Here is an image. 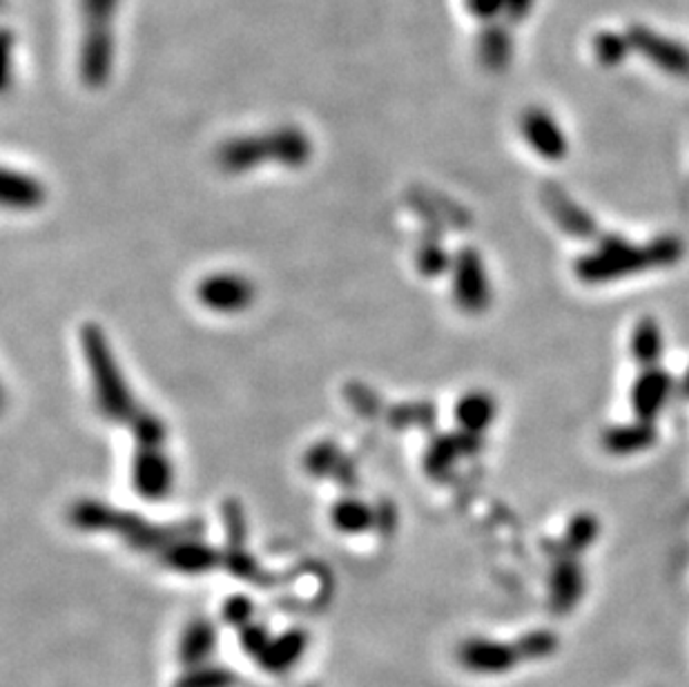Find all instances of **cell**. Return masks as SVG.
I'll return each mask as SVG.
<instances>
[{"instance_id": "cell-1", "label": "cell", "mask_w": 689, "mask_h": 687, "mask_svg": "<svg viewBox=\"0 0 689 687\" xmlns=\"http://www.w3.org/2000/svg\"><path fill=\"white\" fill-rule=\"evenodd\" d=\"M680 257L682 244L676 237H660L644 246L611 237L575 262V277L584 284H609L644 271L671 266Z\"/></svg>"}, {"instance_id": "cell-2", "label": "cell", "mask_w": 689, "mask_h": 687, "mask_svg": "<svg viewBox=\"0 0 689 687\" xmlns=\"http://www.w3.org/2000/svg\"><path fill=\"white\" fill-rule=\"evenodd\" d=\"M313 157L311 137L297 126H282L264 135H244L228 139L217 150V164L230 175H242L259 168L264 161L284 168H302Z\"/></svg>"}, {"instance_id": "cell-3", "label": "cell", "mask_w": 689, "mask_h": 687, "mask_svg": "<svg viewBox=\"0 0 689 687\" xmlns=\"http://www.w3.org/2000/svg\"><path fill=\"white\" fill-rule=\"evenodd\" d=\"M79 77L88 88L101 90L112 79L117 63V14L121 0H79Z\"/></svg>"}, {"instance_id": "cell-4", "label": "cell", "mask_w": 689, "mask_h": 687, "mask_svg": "<svg viewBox=\"0 0 689 687\" xmlns=\"http://www.w3.org/2000/svg\"><path fill=\"white\" fill-rule=\"evenodd\" d=\"M81 346L92 373L95 400L101 415L110 422H132L139 413L128 382L124 380L117 357L97 324H86L81 333Z\"/></svg>"}, {"instance_id": "cell-5", "label": "cell", "mask_w": 689, "mask_h": 687, "mask_svg": "<svg viewBox=\"0 0 689 687\" xmlns=\"http://www.w3.org/2000/svg\"><path fill=\"white\" fill-rule=\"evenodd\" d=\"M633 55L651 68L676 81H689V46L676 37L658 32L647 23H631L627 28Z\"/></svg>"}, {"instance_id": "cell-6", "label": "cell", "mask_w": 689, "mask_h": 687, "mask_svg": "<svg viewBox=\"0 0 689 687\" xmlns=\"http://www.w3.org/2000/svg\"><path fill=\"white\" fill-rule=\"evenodd\" d=\"M451 288L457 308L466 315H482L491 306V279L484 259L475 248H462L453 257Z\"/></svg>"}, {"instance_id": "cell-7", "label": "cell", "mask_w": 689, "mask_h": 687, "mask_svg": "<svg viewBox=\"0 0 689 687\" xmlns=\"http://www.w3.org/2000/svg\"><path fill=\"white\" fill-rule=\"evenodd\" d=\"M520 135L529 150L549 164L569 157V137L553 112L542 106H529L520 115Z\"/></svg>"}, {"instance_id": "cell-8", "label": "cell", "mask_w": 689, "mask_h": 687, "mask_svg": "<svg viewBox=\"0 0 689 687\" xmlns=\"http://www.w3.org/2000/svg\"><path fill=\"white\" fill-rule=\"evenodd\" d=\"M197 300L217 315L244 313L255 302V284L239 273H213L197 286Z\"/></svg>"}, {"instance_id": "cell-9", "label": "cell", "mask_w": 689, "mask_h": 687, "mask_svg": "<svg viewBox=\"0 0 689 687\" xmlns=\"http://www.w3.org/2000/svg\"><path fill=\"white\" fill-rule=\"evenodd\" d=\"M137 495L146 500H164L175 489V467L164 446H137L130 471Z\"/></svg>"}, {"instance_id": "cell-10", "label": "cell", "mask_w": 689, "mask_h": 687, "mask_svg": "<svg viewBox=\"0 0 689 687\" xmlns=\"http://www.w3.org/2000/svg\"><path fill=\"white\" fill-rule=\"evenodd\" d=\"M671 395V377L658 366L642 369L631 386V411L636 420L651 422L660 415Z\"/></svg>"}, {"instance_id": "cell-11", "label": "cell", "mask_w": 689, "mask_h": 687, "mask_svg": "<svg viewBox=\"0 0 689 687\" xmlns=\"http://www.w3.org/2000/svg\"><path fill=\"white\" fill-rule=\"evenodd\" d=\"M515 57V43L511 26L504 21L482 26L475 39V59L486 72H504Z\"/></svg>"}, {"instance_id": "cell-12", "label": "cell", "mask_w": 689, "mask_h": 687, "mask_svg": "<svg viewBox=\"0 0 689 687\" xmlns=\"http://www.w3.org/2000/svg\"><path fill=\"white\" fill-rule=\"evenodd\" d=\"M455 422L466 435H482L495 420L498 402L486 391H469L455 404Z\"/></svg>"}, {"instance_id": "cell-13", "label": "cell", "mask_w": 689, "mask_h": 687, "mask_svg": "<svg viewBox=\"0 0 689 687\" xmlns=\"http://www.w3.org/2000/svg\"><path fill=\"white\" fill-rule=\"evenodd\" d=\"M0 199H3V206L10 208V210L28 213V210H37V208L43 206L46 188L32 175L8 168L6 175H3V188H0Z\"/></svg>"}, {"instance_id": "cell-14", "label": "cell", "mask_w": 689, "mask_h": 687, "mask_svg": "<svg viewBox=\"0 0 689 687\" xmlns=\"http://www.w3.org/2000/svg\"><path fill=\"white\" fill-rule=\"evenodd\" d=\"M602 449L611 455H636L647 451L656 442V429L651 422L636 420L633 424H618L602 433Z\"/></svg>"}, {"instance_id": "cell-15", "label": "cell", "mask_w": 689, "mask_h": 687, "mask_svg": "<svg viewBox=\"0 0 689 687\" xmlns=\"http://www.w3.org/2000/svg\"><path fill=\"white\" fill-rule=\"evenodd\" d=\"M633 55L627 30L602 28L591 37V57L604 70H616L629 61Z\"/></svg>"}, {"instance_id": "cell-16", "label": "cell", "mask_w": 689, "mask_h": 687, "mask_svg": "<svg viewBox=\"0 0 689 687\" xmlns=\"http://www.w3.org/2000/svg\"><path fill=\"white\" fill-rule=\"evenodd\" d=\"M662 351H665V337H662L660 324L651 317L638 320V324L631 331V355H633V360L642 369L658 366Z\"/></svg>"}, {"instance_id": "cell-17", "label": "cell", "mask_w": 689, "mask_h": 687, "mask_svg": "<svg viewBox=\"0 0 689 687\" xmlns=\"http://www.w3.org/2000/svg\"><path fill=\"white\" fill-rule=\"evenodd\" d=\"M331 522L337 531L346 536L364 533L375 522V511L360 498H342L331 509Z\"/></svg>"}, {"instance_id": "cell-18", "label": "cell", "mask_w": 689, "mask_h": 687, "mask_svg": "<svg viewBox=\"0 0 689 687\" xmlns=\"http://www.w3.org/2000/svg\"><path fill=\"white\" fill-rule=\"evenodd\" d=\"M547 204H549L551 215L555 217V222L567 233H573V235H591L593 233L591 219H587V215L580 208H575L569 199H564L560 193H553Z\"/></svg>"}, {"instance_id": "cell-19", "label": "cell", "mask_w": 689, "mask_h": 687, "mask_svg": "<svg viewBox=\"0 0 689 687\" xmlns=\"http://www.w3.org/2000/svg\"><path fill=\"white\" fill-rule=\"evenodd\" d=\"M213 645H217V631L206 620H195L190 627H186L181 654L184 658L199 663L213 651Z\"/></svg>"}, {"instance_id": "cell-20", "label": "cell", "mask_w": 689, "mask_h": 687, "mask_svg": "<svg viewBox=\"0 0 689 687\" xmlns=\"http://www.w3.org/2000/svg\"><path fill=\"white\" fill-rule=\"evenodd\" d=\"M137 446H164L166 442V426L164 422L148 411H139L130 422Z\"/></svg>"}, {"instance_id": "cell-21", "label": "cell", "mask_w": 689, "mask_h": 687, "mask_svg": "<svg viewBox=\"0 0 689 687\" xmlns=\"http://www.w3.org/2000/svg\"><path fill=\"white\" fill-rule=\"evenodd\" d=\"M451 264H453V259L449 257V253L435 242H426L417 251V268L426 277H437L444 271H451Z\"/></svg>"}, {"instance_id": "cell-22", "label": "cell", "mask_w": 689, "mask_h": 687, "mask_svg": "<svg viewBox=\"0 0 689 687\" xmlns=\"http://www.w3.org/2000/svg\"><path fill=\"white\" fill-rule=\"evenodd\" d=\"M462 444H457L453 438H444V440H437L435 446L429 451V458H426V471L431 473H446L453 462L462 455Z\"/></svg>"}, {"instance_id": "cell-23", "label": "cell", "mask_w": 689, "mask_h": 687, "mask_svg": "<svg viewBox=\"0 0 689 687\" xmlns=\"http://www.w3.org/2000/svg\"><path fill=\"white\" fill-rule=\"evenodd\" d=\"M506 0H462L464 12L480 26L504 21Z\"/></svg>"}, {"instance_id": "cell-24", "label": "cell", "mask_w": 689, "mask_h": 687, "mask_svg": "<svg viewBox=\"0 0 689 687\" xmlns=\"http://www.w3.org/2000/svg\"><path fill=\"white\" fill-rule=\"evenodd\" d=\"M173 567L175 569H184V571H201L206 569L213 558H208V551L199 544H184V547H177L173 558H170Z\"/></svg>"}, {"instance_id": "cell-25", "label": "cell", "mask_w": 689, "mask_h": 687, "mask_svg": "<svg viewBox=\"0 0 689 687\" xmlns=\"http://www.w3.org/2000/svg\"><path fill=\"white\" fill-rule=\"evenodd\" d=\"M535 3H538V0H506L504 23H509L511 28L522 26L531 17V12L535 10Z\"/></svg>"}, {"instance_id": "cell-26", "label": "cell", "mask_w": 689, "mask_h": 687, "mask_svg": "<svg viewBox=\"0 0 689 687\" xmlns=\"http://www.w3.org/2000/svg\"><path fill=\"white\" fill-rule=\"evenodd\" d=\"M685 389H687V393H689V373H687V377H685Z\"/></svg>"}]
</instances>
